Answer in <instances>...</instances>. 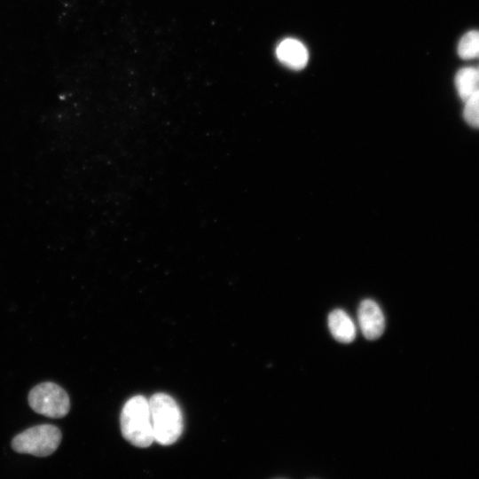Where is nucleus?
Returning a JSON list of instances; mask_svg holds the SVG:
<instances>
[{"mask_svg":"<svg viewBox=\"0 0 479 479\" xmlns=\"http://www.w3.org/2000/svg\"><path fill=\"white\" fill-rule=\"evenodd\" d=\"M328 327L333 337L340 342L349 343L356 337V326L351 318L342 309L328 315Z\"/></svg>","mask_w":479,"mask_h":479,"instance_id":"nucleus-7","label":"nucleus"},{"mask_svg":"<svg viewBox=\"0 0 479 479\" xmlns=\"http://www.w3.org/2000/svg\"><path fill=\"white\" fill-rule=\"evenodd\" d=\"M458 54L463 59H471L479 57V31L467 32L458 44Z\"/></svg>","mask_w":479,"mask_h":479,"instance_id":"nucleus-9","label":"nucleus"},{"mask_svg":"<svg viewBox=\"0 0 479 479\" xmlns=\"http://www.w3.org/2000/svg\"><path fill=\"white\" fill-rule=\"evenodd\" d=\"M148 401L154 441L162 445L174 444L184 428L183 415L177 403L165 393H156Z\"/></svg>","mask_w":479,"mask_h":479,"instance_id":"nucleus-1","label":"nucleus"},{"mask_svg":"<svg viewBox=\"0 0 479 479\" xmlns=\"http://www.w3.org/2000/svg\"><path fill=\"white\" fill-rule=\"evenodd\" d=\"M120 421L122 434L131 444L145 448L154 442L149 401L145 397L130 398L122 407Z\"/></svg>","mask_w":479,"mask_h":479,"instance_id":"nucleus-2","label":"nucleus"},{"mask_svg":"<svg viewBox=\"0 0 479 479\" xmlns=\"http://www.w3.org/2000/svg\"><path fill=\"white\" fill-rule=\"evenodd\" d=\"M62 438L60 430L51 424L32 427L13 437L12 448L19 453H27L36 457L52 454Z\"/></svg>","mask_w":479,"mask_h":479,"instance_id":"nucleus-3","label":"nucleus"},{"mask_svg":"<svg viewBox=\"0 0 479 479\" xmlns=\"http://www.w3.org/2000/svg\"><path fill=\"white\" fill-rule=\"evenodd\" d=\"M455 86L459 98L467 101L479 90V70L472 67L459 69L455 75Z\"/></svg>","mask_w":479,"mask_h":479,"instance_id":"nucleus-8","label":"nucleus"},{"mask_svg":"<svg viewBox=\"0 0 479 479\" xmlns=\"http://www.w3.org/2000/svg\"><path fill=\"white\" fill-rule=\"evenodd\" d=\"M357 318L364 336L368 340L381 337L385 329V318L378 303L371 299L363 300L358 307Z\"/></svg>","mask_w":479,"mask_h":479,"instance_id":"nucleus-5","label":"nucleus"},{"mask_svg":"<svg viewBox=\"0 0 479 479\" xmlns=\"http://www.w3.org/2000/svg\"><path fill=\"white\" fill-rule=\"evenodd\" d=\"M27 399L33 411L50 418H62L70 410V399L67 393L60 386L51 381L34 387Z\"/></svg>","mask_w":479,"mask_h":479,"instance_id":"nucleus-4","label":"nucleus"},{"mask_svg":"<svg viewBox=\"0 0 479 479\" xmlns=\"http://www.w3.org/2000/svg\"><path fill=\"white\" fill-rule=\"evenodd\" d=\"M276 55L281 63L293 69L304 67L309 59L306 47L293 38L281 41L277 47Z\"/></svg>","mask_w":479,"mask_h":479,"instance_id":"nucleus-6","label":"nucleus"},{"mask_svg":"<svg viewBox=\"0 0 479 479\" xmlns=\"http://www.w3.org/2000/svg\"><path fill=\"white\" fill-rule=\"evenodd\" d=\"M463 117L467 124L479 128V90L464 102Z\"/></svg>","mask_w":479,"mask_h":479,"instance_id":"nucleus-10","label":"nucleus"}]
</instances>
